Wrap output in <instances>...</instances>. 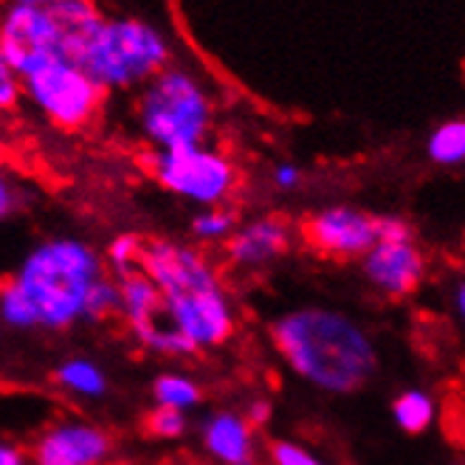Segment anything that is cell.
Segmentation results:
<instances>
[{"label":"cell","mask_w":465,"mask_h":465,"mask_svg":"<svg viewBox=\"0 0 465 465\" xmlns=\"http://www.w3.org/2000/svg\"><path fill=\"white\" fill-rule=\"evenodd\" d=\"M429 155L437 163H462L465 161V119H451L443 122L431 133L429 139Z\"/></svg>","instance_id":"16"},{"label":"cell","mask_w":465,"mask_h":465,"mask_svg":"<svg viewBox=\"0 0 465 465\" xmlns=\"http://www.w3.org/2000/svg\"><path fill=\"white\" fill-rule=\"evenodd\" d=\"M12 4H20V6H32V9H54L57 4H63V0H12Z\"/></svg>","instance_id":"31"},{"label":"cell","mask_w":465,"mask_h":465,"mask_svg":"<svg viewBox=\"0 0 465 465\" xmlns=\"http://www.w3.org/2000/svg\"><path fill=\"white\" fill-rule=\"evenodd\" d=\"M48 15L54 23V35H57L60 57L79 63L82 51L91 45L104 23L102 9L94 0H63V4L48 9Z\"/></svg>","instance_id":"13"},{"label":"cell","mask_w":465,"mask_h":465,"mask_svg":"<svg viewBox=\"0 0 465 465\" xmlns=\"http://www.w3.org/2000/svg\"><path fill=\"white\" fill-rule=\"evenodd\" d=\"M265 415H268V406H265V403H257V406L252 409V418H245V420H252V423H262V420H265Z\"/></svg>","instance_id":"32"},{"label":"cell","mask_w":465,"mask_h":465,"mask_svg":"<svg viewBox=\"0 0 465 465\" xmlns=\"http://www.w3.org/2000/svg\"><path fill=\"white\" fill-rule=\"evenodd\" d=\"M183 415L181 409H173V406H155L150 412L142 418V431L147 437H158V440H170V437H178L183 431Z\"/></svg>","instance_id":"20"},{"label":"cell","mask_w":465,"mask_h":465,"mask_svg":"<svg viewBox=\"0 0 465 465\" xmlns=\"http://www.w3.org/2000/svg\"><path fill=\"white\" fill-rule=\"evenodd\" d=\"M206 449L229 465H252V429L249 420L217 415L203 429Z\"/></svg>","instance_id":"15"},{"label":"cell","mask_w":465,"mask_h":465,"mask_svg":"<svg viewBox=\"0 0 465 465\" xmlns=\"http://www.w3.org/2000/svg\"><path fill=\"white\" fill-rule=\"evenodd\" d=\"M288 245H291V229L282 217H262V221L245 226L240 234L229 240L226 254L237 265H262L285 254Z\"/></svg>","instance_id":"14"},{"label":"cell","mask_w":465,"mask_h":465,"mask_svg":"<svg viewBox=\"0 0 465 465\" xmlns=\"http://www.w3.org/2000/svg\"><path fill=\"white\" fill-rule=\"evenodd\" d=\"M23 94L37 111L63 130L85 127L102 104L104 91L71 60H54L23 79Z\"/></svg>","instance_id":"6"},{"label":"cell","mask_w":465,"mask_h":465,"mask_svg":"<svg viewBox=\"0 0 465 465\" xmlns=\"http://www.w3.org/2000/svg\"><path fill=\"white\" fill-rule=\"evenodd\" d=\"M139 124L158 150L198 147L212 127V99L195 74L167 65L142 88Z\"/></svg>","instance_id":"4"},{"label":"cell","mask_w":465,"mask_h":465,"mask_svg":"<svg viewBox=\"0 0 465 465\" xmlns=\"http://www.w3.org/2000/svg\"><path fill=\"white\" fill-rule=\"evenodd\" d=\"M17 282L29 293L37 322L65 327L85 311L88 291L96 282V260L85 245L57 240L29 257Z\"/></svg>","instance_id":"5"},{"label":"cell","mask_w":465,"mask_h":465,"mask_svg":"<svg viewBox=\"0 0 465 465\" xmlns=\"http://www.w3.org/2000/svg\"><path fill=\"white\" fill-rule=\"evenodd\" d=\"M0 465H23V454L12 446H0Z\"/></svg>","instance_id":"30"},{"label":"cell","mask_w":465,"mask_h":465,"mask_svg":"<svg viewBox=\"0 0 465 465\" xmlns=\"http://www.w3.org/2000/svg\"><path fill=\"white\" fill-rule=\"evenodd\" d=\"M23 94V79L15 74L9 60L0 51V111H12Z\"/></svg>","instance_id":"23"},{"label":"cell","mask_w":465,"mask_h":465,"mask_svg":"<svg viewBox=\"0 0 465 465\" xmlns=\"http://www.w3.org/2000/svg\"><path fill=\"white\" fill-rule=\"evenodd\" d=\"M431 418H434V403L423 392H406L395 403V420L409 434H420L423 429H429Z\"/></svg>","instance_id":"17"},{"label":"cell","mask_w":465,"mask_h":465,"mask_svg":"<svg viewBox=\"0 0 465 465\" xmlns=\"http://www.w3.org/2000/svg\"><path fill=\"white\" fill-rule=\"evenodd\" d=\"M139 252H142V240L133 234H124L111 245V260L119 268H127L130 262H139Z\"/></svg>","instance_id":"27"},{"label":"cell","mask_w":465,"mask_h":465,"mask_svg":"<svg viewBox=\"0 0 465 465\" xmlns=\"http://www.w3.org/2000/svg\"><path fill=\"white\" fill-rule=\"evenodd\" d=\"M102 91L144 88L170 65V43L139 17H104L102 29L76 63Z\"/></svg>","instance_id":"3"},{"label":"cell","mask_w":465,"mask_h":465,"mask_svg":"<svg viewBox=\"0 0 465 465\" xmlns=\"http://www.w3.org/2000/svg\"><path fill=\"white\" fill-rule=\"evenodd\" d=\"M122 308V296L114 285H107V282H94L91 291H88V299H85V311L82 313H88V316H107V313H114Z\"/></svg>","instance_id":"22"},{"label":"cell","mask_w":465,"mask_h":465,"mask_svg":"<svg viewBox=\"0 0 465 465\" xmlns=\"http://www.w3.org/2000/svg\"><path fill=\"white\" fill-rule=\"evenodd\" d=\"M139 265L167 299L175 327L195 347H217L232 336L234 322L229 305L198 252L153 240L142 242Z\"/></svg>","instance_id":"2"},{"label":"cell","mask_w":465,"mask_h":465,"mask_svg":"<svg viewBox=\"0 0 465 465\" xmlns=\"http://www.w3.org/2000/svg\"><path fill=\"white\" fill-rule=\"evenodd\" d=\"M375 240L378 242H409L412 229L398 217H375Z\"/></svg>","instance_id":"25"},{"label":"cell","mask_w":465,"mask_h":465,"mask_svg":"<svg viewBox=\"0 0 465 465\" xmlns=\"http://www.w3.org/2000/svg\"><path fill=\"white\" fill-rule=\"evenodd\" d=\"M271 460H273V465H322L305 449H299L293 443H285V440L271 443Z\"/></svg>","instance_id":"24"},{"label":"cell","mask_w":465,"mask_h":465,"mask_svg":"<svg viewBox=\"0 0 465 465\" xmlns=\"http://www.w3.org/2000/svg\"><path fill=\"white\" fill-rule=\"evenodd\" d=\"M155 181L175 195L193 198L201 203H217L229 198L237 183V170L232 161L214 150L183 147V150H155L150 158Z\"/></svg>","instance_id":"7"},{"label":"cell","mask_w":465,"mask_h":465,"mask_svg":"<svg viewBox=\"0 0 465 465\" xmlns=\"http://www.w3.org/2000/svg\"><path fill=\"white\" fill-rule=\"evenodd\" d=\"M15 206V193H12V186L9 181L0 175V217H6Z\"/></svg>","instance_id":"29"},{"label":"cell","mask_w":465,"mask_h":465,"mask_svg":"<svg viewBox=\"0 0 465 465\" xmlns=\"http://www.w3.org/2000/svg\"><path fill=\"white\" fill-rule=\"evenodd\" d=\"M232 223H234V214H229V212H209V214H203V217H198V221H195V232L201 237H221V234H226L232 229Z\"/></svg>","instance_id":"26"},{"label":"cell","mask_w":465,"mask_h":465,"mask_svg":"<svg viewBox=\"0 0 465 465\" xmlns=\"http://www.w3.org/2000/svg\"><path fill=\"white\" fill-rule=\"evenodd\" d=\"M60 378L63 384H68L71 390L76 392H85V395H99L104 390V381H102V372L85 361H74V364H65L60 370Z\"/></svg>","instance_id":"21"},{"label":"cell","mask_w":465,"mask_h":465,"mask_svg":"<svg viewBox=\"0 0 465 465\" xmlns=\"http://www.w3.org/2000/svg\"><path fill=\"white\" fill-rule=\"evenodd\" d=\"M282 359L327 392H355L375 372V350L359 324L331 311H296L271 324Z\"/></svg>","instance_id":"1"},{"label":"cell","mask_w":465,"mask_h":465,"mask_svg":"<svg viewBox=\"0 0 465 465\" xmlns=\"http://www.w3.org/2000/svg\"><path fill=\"white\" fill-rule=\"evenodd\" d=\"M0 313H4L6 322H12V324H17V327L40 324V322H37V311H35V305H32L29 293H25V291L20 288L17 280L0 285Z\"/></svg>","instance_id":"18"},{"label":"cell","mask_w":465,"mask_h":465,"mask_svg":"<svg viewBox=\"0 0 465 465\" xmlns=\"http://www.w3.org/2000/svg\"><path fill=\"white\" fill-rule=\"evenodd\" d=\"M273 181H277V186H282V189H291L299 183V170L291 167V163H282V167H277V173H273Z\"/></svg>","instance_id":"28"},{"label":"cell","mask_w":465,"mask_h":465,"mask_svg":"<svg viewBox=\"0 0 465 465\" xmlns=\"http://www.w3.org/2000/svg\"><path fill=\"white\" fill-rule=\"evenodd\" d=\"M153 395L161 406H173V409H183V406H193L201 398V390L186 381L181 375H163L153 384Z\"/></svg>","instance_id":"19"},{"label":"cell","mask_w":465,"mask_h":465,"mask_svg":"<svg viewBox=\"0 0 465 465\" xmlns=\"http://www.w3.org/2000/svg\"><path fill=\"white\" fill-rule=\"evenodd\" d=\"M111 437L96 426H60L43 434L35 446L37 465H96L111 451Z\"/></svg>","instance_id":"11"},{"label":"cell","mask_w":465,"mask_h":465,"mask_svg":"<svg viewBox=\"0 0 465 465\" xmlns=\"http://www.w3.org/2000/svg\"><path fill=\"white\" fill-rule=\"evenodd\" d=\"M299 234L302 242L319 257H359L367 254L375 240V217H367L355 209L336 206V209H324L319 214L305 217L299 223Z\"/></svg>","instance_id":"10"},{"label":"cell","mask_w":465,"mask_h":465,"mask_svg":"<svg viewBox=\"0 0 465 465\" xmlns=\"http://www.w3.org/2000/svg\"><path fill=\"white\" fill-rule=\"evenodd\" d=\"M457 302H460V311H462V316H465V285H462L460 293H457Z\"/></svg>","instance_id":"33"},{"label":"cell","mask_w":465,"mask_h":465,"mask_svg":"<svg viewBox=\"0 0 465 465\" xmlns=\"http://www.w3.org/2000/svg\"><path fill=\"white\" fill-rule=\"evenodd\" d=\"M119 296H122V308L133 324L135 336H139L147 347H153L158 352H170V355H183V352L198 350L175 327L167 299H163V293L144 277V273L124 271Z\"/></svg>","instance_id":"8"},{"label":"cell","mask_w":465,"mask_h":465,"mask_svg":"<svg viewBox=\"0 0 465 465\" xmlns=\"http://www.w3.org/2000/svg\"><path fill=\"white\" fill-rule=\"evenodd\" d=\"M0 51L20 79L60 60L57 35L45 9L12 4L0 17Z\"/></svg>","instance_id":"9"},{"label":"cell","mask_w":465,"mask_h":465,"mask_svg":"<svg viewBox=\"0 0 465 465\" xmlns=\"http://www.w3.org/2000/svg\"><path fill=\"white\" fill-rule=\"evenodd\" d=\"M364 271L378 291L406 296L423 277V257L412 242H375L367 252Z\"/></svg>","instance_id":"12"}]
</instances>
